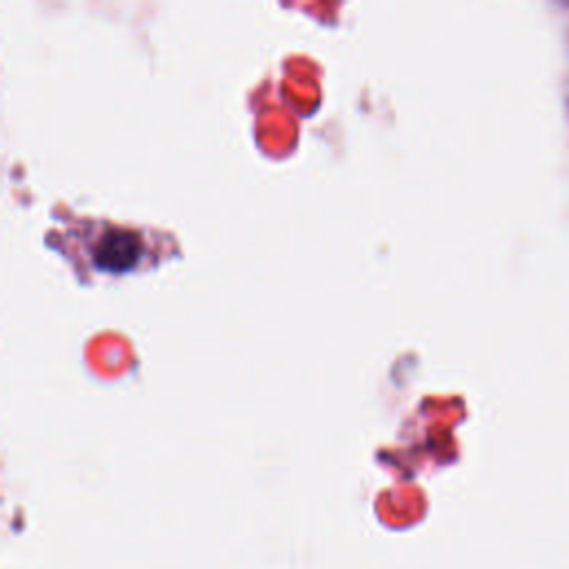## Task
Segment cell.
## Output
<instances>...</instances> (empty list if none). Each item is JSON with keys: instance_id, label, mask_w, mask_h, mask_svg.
<instances>
[{"instance_id": "1", "label": "cell", "mask_w": 569, "mask_h": 569, "mask_svg": "<svg viewBox=\"0 0 569 569\" xmlns=\"http://www.w3.org/2000/svg\"><path fill=\"white\" fill-rule=\"evenodd\" d=\"M87 231H80L78 244H84L89 267L107 273H124L138 269L153 244L140 229L120 227L113 222H87Z\"/></svg>"}]
</instances>
